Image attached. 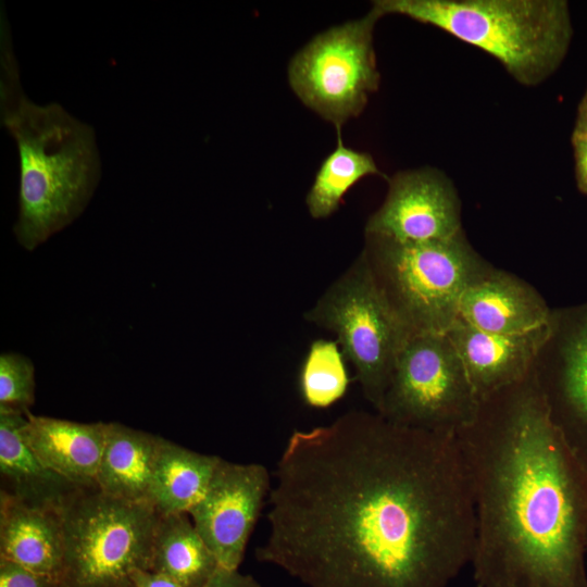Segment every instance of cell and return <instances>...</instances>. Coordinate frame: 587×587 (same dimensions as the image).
I'll use <instances>...</instances> for the list:
<instances>
[{
	"instance_id": "cell-17",
	"label": "cell",
	"mask_w": 587,
	"mask_h": 587,
	"mask_svg": "<svg viewBox=\"0 0 587 587\" xmlns=\"http://www.w3.org/2000/svg\"><path fill=\"white\" fill-rule=\"evenodd\" d=\"M63 552L60 511L30 508L0 492V559L60 580Z\"/></svg>"
},
{
	"instance_id": "cell-11",
	"label": "cell",
	"mask_w": 587,
	"mask_h": 587,
	"mask_svg": "<svg viewBox=\"0 0 587 587\" xmlns=\"http://www.w3.org/2000/svg\"><path fill=\"white\" fill-rule=\"evenodd\" d=\"M461 232L459 193L453 182L434 167L391 176L383 204L365 225V234L405 242L439 241Z\"/></svg>"
},
{
	"instance_id": "cell-16",
	"label": "cell",
	"mask_w": 587,
	"mask_h": 587,
	"mask_svg": "<svg viewBox=\"0 0 587 587\" xmlns=\"http://www.w3.org/2000/svg\"><path fill=\"white\" fill-rule=\"evenodd\" d=\"M25 413L0 411V492L30 508L61 511L83 487L37 458L24 436Z\"/></svg>"
},
{
	"instance_id": "cell-28",
	"label": "cell",
	"mask_w": 587,
	"mask_h": 587,
	"mask_svg": "<svg viewBox=\"0 0 587 587\" xmlns=\"http://www.w3.org/2000/svg\"><path fill=\"white\" fill-rule=\"evenodd\" d=\"M573 134L587 135V105H579Z\"/></svg>"
},
{
	"instance_id": "cell-15",
	"label": "cell",
	"mask_w": 587,
	"mask_h": 587,
	"mask_svg": "<svg viewBox=\"0 0 587 587\" xmlns=\"http://www.w3.org/2000/svg\"><path fill=\"white\" fill-rule=\"evenodd\" d=\"M28 446L50 470L80 487L97 486L107 423H79L25 413Z\"/></svg>"
},
{
	"instance_id": "cell-9",
	"label": "cell",
	"mask_w": 587,
	"mask_h": 587,
	"mask_svg": "<svg viewBox=\"0 0 587 587\" xmlns=\"http://www.w3.org/2000/svg\"><path fill=\"white\" fill-rule=\"evenodd\" d=\"M382 16L372 10L319 34L292 59L288 78L294 92L311 110L341 126L364 110L379 86L373 30Z\"/></svg>"
},
{
	"instance_id": "cell-7",
	"label": "cell",
	"mask_w": 587,
	"mask_h": 587,
	"mask_svg": "<svg viewBox=\"0 0 587 587\" xmlns=\"http://www.w3.org/2000/svg\"><path fill=\"white\" fill-rule=\"evenodd\" d=\"M337 336L365 399L379 412L397 358L412 336L376 284L362 253L304 313Z\"/></svg>"
},
{
	"instance_id": "cell-10",
	"label": "cell",
	"mask_w": 587,
	"mask_h": 587,
	"mask_svg": "<svg viewBox=\"0 0 587 587\" xmlns=\"http://www.w3.org/2000/svg\"><path fill=\"white\" fill-rule=\"evenodd\" d=\"M271 487L264 465L221 458L205 494L188 512L221 567L239 569Z\"/></svg>"
},
{
	"instance_id": "cell-18",
	"label": "cell",
	"mask_w": 587,
	"mask_h": 587,
	"mask_svg": "<svg viewBox=\"0 0 587 587\" xmlns=\"http://www.w3.org/2000/svg\"><path fill=\"white\" fill-rule=\"evenodd\" d=\"M161 436L121 423H107V437L97 474L105 495L150 503V488Z\"/></svg>"
},
{
	"instance_id": "cell-26",
	"label": "cell",
	"mask_w": 587,
	"mask_h": 587,
	"mask_svg": "<svg viewBox=\"0 0 587 587\" xmlns=\"http://www.w3.org/2000/svg\"><path fill=\"white\" fill-rule=\"evenodd\" d=\"M203 587H262L250 574H243L239 570H227L221 566Z\"/></svg>"
},
{
	"instance_id": "cell-23",
	"label": "cell",
	"mask_w": 587,
	"mask_h": 587,
	"mask_svg": "<svg viewBox=\"0 0 587 587\" xmlns=\"http://www.w3.org/2000/svg\"><path fill=\"white\" fill-rule=\"evenodd\" d=\"M35 401V369L20 353L0 355V411L25 413Z\"/></svg>"
},
{
	"instance_id": "cell-19",
	"label": "cell",
	"mask_w": 587,
	"mask_h": 587,
	"mask_svg": "<svg viewBox=\"0 0 587 587\" xmlns=\"http://www.w3.org/2000/svg\"><path fill=\"white\" fill-rule=\"evenodd\" d=\"M221 457L204 454L161 438L150 503L161 515L188 513L205 494Z\"/></svg>"
},
{
	"instance_id": "cell-12",
	"label": "cell",
	"mask_w": 587,
	"mask_h": 587,
	"mask_svg": "<svg viewBox=\"0 0 587 587\" xmlns=\"http://www.w3.org/2000/svg\"><path fill=\"white\" fill-rule=\"evenodd\" d=\"M557 355L536 376L554 423L587 467V303L554 312Z\"/></svg>"
},
{
	"instance_id": "cell-3",
	"label": "cell",
	"mask_w": 587,
	"mask_h": 587,
	"mask_svg": "<svg viewBox=\"0 0 587 587\" xmlns=\"http://www.w3.org/2000/svg\"><path fill=\"white\" fill-rule=\"evenodd\" d=\"M1 123L20 157L18 243L34 250L82 214L100 178L95 130L59 103L29 100L20 82L10 28L1 12Z\"/></svg>"
},
{
	"instance_id": "cell-22",
	"label": "cell",
	"mask_w": 587,
	"mask_h": 587,
	"mask_svg": "<svg viewBox=\"0 0 587 587\" xmlns=\"http://www.w3.org/2000/svg\"><path fill=\"white\" fill-rule=\"evenodd\" d=\"M349 380L339 344L328 339L314 340L299 373L303 401L312 408H328L346 395Z\"/></svg>"
},
{
	"instance_id": "cell-4",
	"label": "cell",
	"mask_w": 587,
	"mask_h": 587,
	"mask_svg": "<svg viewBox=\"0 0 587 587\" xmlns=\"http://www.w3.org/2000/svg\"><path fill=\"white\" fill-rule=\"evenodd\" d=\"M372 8L380 16L434 26L486 52L525 87L558 71L574 35L566 0H377Z\"/></svg>"
},
{
	"instance_id": "cell-6",
	"label": "cell",
	"mask_w": 587,
	"mask_h": 587,
	"mask_svg": "<svg viewBox=\"0 0 587 587\" xmlns=\"http://www.w3.org/2000/svg\"><path fill=\"white\" fill-rule=\"evenodd\" d=\"M62 587H134L132 573L150 570L161 517L148 502L110 497L83 487L60 511Z\"/></svg>"
},
{
	"instance_id": "cell-5",
	"label": "cell",
	"mask_w": 587,
	"mask_h": 587,
	"mask_svg": "<svg viewBox=\"0 0 587 587\" xmlns=\"http://www.w3.org/2000/svg\"><path fill=\"white\" fill-rule=\"evenodd\" d=\"M361 253L412 335L447 334L459 317L465 290L490 267L464 232L427 242L365 234Z\"/></svg>"
},
{
	"instance_id": "cell-21",
	"label": "cell",
	"mask_w": 587,
	"mask_h": 587,
	"mask_svg": "<svg viewBox=\"0 0 587 587\" xmlns=\"http://www.w3.org/2000/svg\"><path fill=\"white\" fill-rule=\"evenodd\" d=\"M382 175L367 152L346 147L338 137L337 148L322 162L305 202L314 218H325L338 210L344 196L362 178Z\"/></svg>"
},
{
	"instance_id": "cell-20",
	"label": "cell",
	"mask_w": 587,
	"mask_h": 587,
	"mask_svg": "<svg viewBox=\"0 0 587 587\" xmlns=\"http://www.w3.org/2000/svg\"><path fill=\"white\" fill-rule=\"evenodd\" d=\"M187 514L161 515L150 570L180 587H203L220 565Z\"/></svg>"
},
{
	"instance_id": "cell-2",
	"label": "cell",
	"mask_w": 587,
	"mask_h": 587,
	"mask_svg": "<svg viewBox=\"0 0 587 587\" xmlns=\"http://www.w3.org/2000/svg\"><path fill=\"white\" fill-rule=\"evenodd\" d=\"M472 490L477 587H587V467L536 376L482 402L457 433Z\"/></svg>"
},
{
	"instance_id": "cell-8",
	"label": "cell",
	"mask_w": 587,
	"mask_h": 587,
	"mask_svg": "<svg viewBox=\"0 0 587 587\" xmlns=\"http://www.w3.org/2000/svg\"><path fill=\"white\" fill-rule=\"evenodd\" d=\"M482 401L447 334L412 335L401 349L378 412L398 425L457 434Z\"/></svg>"
},
{
	"instance_id": "cell-29",
	"label": "cell",
	"mask_w": 587,
	"mask_h": 587,
	"mask_svg": "<svg viewBox=\"0 0 587 587\" xmlns=\"http://www.w3.org/2000/svg\"><path fill=\"white\" fill-rule=\"evenodd\" d=\"M579 105H587V88L585 90V93L583 95Z\"/></svg>"
},
{
	"instance_id": "cell-25",
	"label": "cell",
	"mask_w": 587,
	"mask_h": 587,
	"mask_svg": "<svg viewBox=\"0 0 587 587\" xmlns=\"http://www.w3.org/2000/svg\"><path fill=\"white\" fill-rule=\"evenodd\" d=\"M572 148L576 186L587 196V135L572 133Z\"/></svg>"
},
{
	"instance_id": "cell-27",
	"label": "cell",
	"mask_w": 587,
	"mask_h": 587,
	"mask_svg": "<svg viewBox=\"0 0 587 587\" xmlns=\"http://www.w3.org/2000/svg\"><path fill=\"white\" fill-rule=\"evenodd\" d=\"M134 587H180L168 576L151 570L137 569L132 573Z\"/></svg>"
},
{
	"instance_id": "cell-13",
	"label": "cell",
	"mask_w": 587,
	"mask_h": 587,
	"mask_svg": "<svg viewBox=\"0 0 587 587\" xmlns=\"http://www.w3.org/2000/svg\"><path fill=\"white\" fill-rule=\"evenodd\" d=\"M552 334L553 320L523 334H495L458 319L447 332L482 402L525 380Z\"/></svg>"
},
{
	"instance_id": "cell-24",
	"label": "cell",
	"mask_w": 587,
	"mask_h": 587,
	"mask_svg": "<svg viewBox=\"0 0 587 587\" xmlns=\"http://www.w3.org/2000/svg\"><path fill=\"white\" fill-rule=\"evenodd\" d=\"M0 587H62L59 579L0 559Z\"/></svg>"
},
{
	"instance_id": "cell-1",
	"label": "cell",
	"mask_w": 587,
	"mask_h": 587,
	"mask_svg": "<svg viewBox=\"0 0 587 587\" xmlns=\"http://www.w3.org/2000/svg\"><path fill=\"white\" fill-rule=\"evenodd\" d=\"M272 475L255 558L305 587H447L471 564L457 434L350 411L294 430Z\"/></svg>"
},
{
	"instance_id": "cell-14",
	"label": "cell",
	"mask_w": 587,
	"mask_h": 587,
	"mask_svg": "<svg viewBox=\"0 0 587 587\" xmlns=\"http://www.w3.org/2000/svg\"><path fill=\"white\" fill-rule=\"evenodd\" d=\"M553 313L529 284L490 266L465 290L458 319L488 333L523 334L549 325Z\"/></svg>"
}]
</instances>
